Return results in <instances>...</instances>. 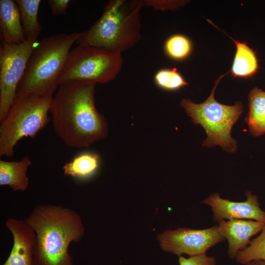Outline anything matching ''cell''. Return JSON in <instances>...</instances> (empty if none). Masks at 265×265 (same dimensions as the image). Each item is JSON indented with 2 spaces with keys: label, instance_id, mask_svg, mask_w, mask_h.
Returning a JSON list of instances; mask_svg holds the SVG:
<instances>
[{
  "label": "cell",
  "instance_id": "19",
  "mask_svg": "<svg viewBox=\"0 0 265 265\" xmlns=\"http://www.w3.org/2000/svg\"><path fill=\"white\" fill-rule=\"evenodd\" d=\"M256 260L265 261V224L260 234L247 247L239 251L235 258L238 263L243 265Z\"/></svg>",
  "mask_w": 265,
  "mask_h": 265
},
{
  "label": "cell",
  "instance_id": "10",
  "mask_svg": "<svg viewBox=\"0 0 265 265\" xmlns=\"http://www.w3.org/2000/svg\"><path fill=\"white\" fill-rule=\"evenodd\" d=\"M245 195L246 199L244 201L234 202L223 199L215 192L201 203L211 207L214 222L225 219H246L265 222V212L260 207L258 196L250 191H246Z\"/></svg>",
  "mask_w": 265,
  "mask_h": 265
},
{
  "label": "cell",
  "instance_id": "21",
  "mask_svg": "<svg viewBox=\"0 0 265 265\" xmlns=\"http://www.w3.org/2000/svg\"><path fill=\"white\" fill-rule=\"evenodd\" d=\"M154 80L159 87L166 90H175L188 84L175 69L159 70L155 74Z\"/></svg>",
  "mask_w": 265,
  "mask_h": 265
},
{
  "label": "cell",
  "instance_id": "11",
  "mask_svg": "<svg viewBox=\"0 0 265 265\" xmlns=\"http://www.w3.org/2000/svg\"><path fill=\"white\" fill-rule=\"evenodd\" d=\"M11 232L13 244L11 252L2 265H36V234L25 220L10 217L5 222Z\"/></svg>",
  "mask_w": 265,
  "mask_h": 265
},
{
  "label": "cell",
  "instance_id": "12",
  "mask_svg": "<svg viewBox=\"0 0 265 265\" xmlns=\"http://www.w3.org/2000/svg\"><path fill=\"white\" fill-rule=\"evenodd\" d=\"M218 223L219 230L228 243L227 253L235 260L238 253L247 247L250 238L261 232L265 222L246 219L223 220Z\"/></svg>",
  "mask_w": 265,
  "mask_h": 265
},
{
  "label": "cell",
  "instance_id": "25",
  "mask_svg": "<svg viewBox=\"0 0 265 265\" xmlns=\"http://www.w3.org/2000/svg\"><path fill=\"white\" fill-rule=\"evenodd\" d=\"M243 265H265V261L262 260H253Z\"/></svg>",
  "mask_w": 265,
  "mask_h": 265
},
{
  "label": "cell",
  "instance_id": "18",
  "mask_svg": "<svg viewBox=\"0 0 265 265\" xmlns=\"http://www.w3.org/2000/svg\"><path fill=\"white\" fill-rule=\"evenodd\" d=\"M100 163L98 155L92 153H83L65 163L62 169L66 176L77 179H85L93 175L98 169Z\"/></svg>",
  "mask_w": 265,
  "mask_h": 265
},
{
  "label": "cell",
  "instance_id": "16",
  "mask_svg": "<svg viewBox=\"0 0 265 265\" xmlns=\"http://www.w3.org/2000/svg\"><path fill=\"white\" fill-rule=\"evenodd\" d=\"M236 52L231 69L235 77H249L254 75L259 67L256 53L245 42L235 40Z\"/></svg>",
  "mask_w": 265,
  "mask_h": 265
},
{
  "label": "cell",
  "instance_id": "22",
  "mask_svg": "<svg viewBox=\"0 0 265 265\" xmlns=\"http://www.w3.org/2000/svg\"><path fill=\"white\" fill-rule=\"evenodd\" d=\"M186 3L184 0H142L143 6L151 7L154 9L165 11L179 8Z\"/></svg>",
  "mask_w": 265,
  "mask_h": 265
},
{
  "label": "cell",
  "instance_id": "9",
  "mask_svg": "<svg viewBox=\"0 0 265 265\" xmlns=\"http://www.w3.org/2000/svg\"><path fill=\"white\" fill-rule=\"evenodd\" d=\"M158 239L163 251L189 256L206 254L210 248L225 240L218 225L204 229L167 230L159 235Z\"/></svg>",
  "mask_w": 265,
  "mask_h": 265
},
{
  "label": "cell",
  "instance_id": "14",
  "mask_svg": "<svg viewBox=\"0 0 265 265\" xmlns=\"http://www.w3.org/2000/svg\"><path fill=\"white\" fill-rule=\"evenodd\" d=\"M32 162L28 156L19 161L0 160V186H9L13 191H24L29 186L27 171Z\"/></svg>",
  "mask_w": 265,
  "mask_h": 265
},
{
  "label": "cell",
  "instance_id": "13",
  "mask_svg": "<svg viewBox=\"0 0 265 265\" xmlns=\"http://www.w3.org/2000/svg\"><path fill=\"white\" fill-rule=\"evenodd\" d=\"M0 40L20 44L26 40L20 10L15 0H0Z\"/></svg>",
  "mask_w": 265,
  "mask_h": 265
},
{
  "label": "cell",
  "instance_id": "5",
  "mask_svg": "<svg viewBox=\"0 0 265 265\" xmlns=\"http://www.w3.org/2000/svg\"><path fill=\"white\" fill-rule=\"evenodd\" d=\"M53 96L18 92L7 115L0 122V156L12 157L19 141L34 138L51 120Z\"/></svg>",
  "mask_w": 265,
  "mask_h": 265
},
{
  "label": "cell",
  "instance_id": "1",
  "mask_svg": "<svg viewBox=\"0 0 265 265\" xmlns=\"http://www.w3.org/2000/svg\"><path fill=\"white\" fill-rule=\"evenodd\" d=\"M96 84L84 81L63 83L53 97L50 109L53 125L69 147L88 148L108 134V123L95 105Z\"/></svg>",
  "mask_w": 265,
  "mask_h": 265
},
{
  "label": "cell",
  "instance_id": "17",
  "mask_svg": "<svg viewBox=\"0 0 265 265\" xmlns=\"http://www.w3.org/2000/svg\"><path fill=\"white\" fill-rule=\"evenodd\" d=\"M26 40L37 41L42 30L38 15L40 0H16Z\"/></svg>",
  "mask_w": 265,
  "mask_h": 265
},
{
  "label": "cell",
  "instance_id": "8",
  "mask_svg": "<svg viewBox=\"0 0 265 265\" xmlns=\"http://www.w3.org/2000/svg\"><path fill=\"white\" fill-rule=\"evenodd\" d=\"M39 41L20 44L1 42L0 46V122L7 115L17 94L28 58Z\"/></svg>",
  "mask_w": 265,
  "mask_h": 265
},
{
  "label": "cell",
  "instance_id": "2",
  "mask_svg": "<svg viewBox=\"0 0 265 265\" xmlns=\"http://www.w3.org/2000/svg\"><path fill=\"white\" fill-rule=\"evenodd\" d=\"M36 234V265H73L68 249L79 242L85 227L76 211L54 205H38L25 219Z\"/></svg>",
  "mask_w": 265,
  "mask_h": 265
},
{
  "label": "cell",
  "instance_id": "20",
  "mask_svg": "<svg viewBox=\"0 0 265 265\" xmlns=\"http://www.w3.org/2000/svg\"><path fill=\"white\" fill-rule=\"evenodd\" d=\"M164 49L169 57L180 60L189 55L191 50V45L187 37L181 34H175L166 40Z\"/></svg>",
  "mask_w": 265,
  "mask_h": 265
},
{
  "label": "cell",
  "instance_id": "3",
  "mask_svg": "<svg viewBox=\"0 0 265 265\" xmlns=\"http://www.w3.org/2000/svg\"><path fill=\"white\" fill-rule=\"evenodd\" d=\"M142 7V0H109L99 19L81 32L76 43L122 54L141 38Z\"/></svg>",
  "mask_w": 265,
  "mask_h": 265
},
{
  "label": "cell",
  "instance_id": "4",
  "mask_svg": "<svg viewBox=\"0 0 265 265\" xmlns=\"http://www.w3.org/2000/svg\"><path fill=\"white\" fill-rule=\"evenodd\" d=\"M80 34H56L39 41L28 58L17 93L53 96L59 85L70 49Z\"/></svg>",
  "mask_w": 265,
  "mask_h": 265
},
{
  "label": "cell",
  "instance_id": "24",
  "mask_svg": "<svg viewBox=\"0 0 265 265\" xmlns=\"http://www.w3.org/2000/svg\"><path fill=\"white\" fill-rule=\"evenodd\" d=\"M70 0H48L51 12L53 15H61L66 13Z\"/></svg>",
  "mask_w": 265,
  "mask_h": 265
},
{
  "label": "cell",
  "instance_id": "15",
  "mask_svg": "<svg viewBox=\"0 0 265 265\" xmlns=\"http://www.w3.org/2000/svg\"><path fill=\"white\" fill-rule=\"evenodd\" d=\"M249 112L245 121L250 133L259 136L265 133V91L257 87L248 95Z\"/></svg>",
  "mask_w": 265,
  "mask_h": 265
},
{
  "label": "cell",
  "instance_id": "7",
  "mask_svg": "<svg viewBox=\"0 0 265 265\" xmlns=\"http://www.w3.org/2000/svg\"><path fill=\"white\" fill-rule=\"evenodd\" d=\"M123 61L121 54L94 47L78 45L69 53L59 85L73 81L109 82L121 71Z\"/></svg>",
  "mask_w": 265,
  "mask_h": 265
},
{
  "label": "cell",
  "instance_id": "23",
  "mask_svg": "<svg viewBox=\"0 0 265 265\" xmlns=\"http://www.w3.org/2000/svg\"><path fill=\"white\" fill-rule=\"evenodd\" d=\"M179 265H216L214 257L208 256L206 254L189 256L186 258L179 256Z\"/></svg>",
  "mask_w": 265,
  "mask_h": 265
},
{
  "label": "cell",
  "instance_id": "6",
  "mask_svg": "<svg viewBox=\"0 0 265 265\" xmlns=\"http://www.w3.org/2000/svg\"><path fill=\"white\" fill-rule=\"evenodd\" d=\"M220 76L215 81L213 89L207 99L202 103L196 104L189 99H183L180 106L191 118L194 124L201 125L207 134L202 145L208 147L221 146L228 152L234 153L237 149V141L231 136L233 126L243 112L241 102L233 106L218 102L214 94L217 84L226 75Z\"/></svg>",
  "mask_w": 265,
  "mask_h": 265
}]
</instances>
